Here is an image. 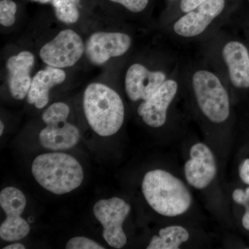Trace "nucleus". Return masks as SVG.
<instances>
[{"instance_id": "f257e3e1", "label": "nucleus", "mask_w": 249, "mask_h": 249, "mask_svg": "<svg viewBox=\"0 0 249 249\" xmlns=\"http://www.w3.org/2000/svg\"><path fill=\"white\" fill-rule=\"evenodd\" d=\"M142 192L150 207L165 217L181 215L192 204V196L186 185L165 170H154L145 174Z\"/></svg>"}, {"instance_id": "f03ea898", "label": "nucleus", "mask_w": 249, "mask_h": 249, "mask_svg": "<svg viewBox=\"0 0 249 249\" xmlns=\"http://www.w3.org/2000/svg\"><path fill=\"white\" fill-rule=\"evenodd\" d=\"M83 109L91 128L101 137L114 135L124 119V102L120 95L101 83H90L83 94Z\"/></svg>"}, {"instance_id": "7ed1b4c3", "label": "nucleus", "mask_w": 249, "mask_h": 249, "mask_svg": "<svg viewBox=\"0 0 249 249\" xmlns=\"http://www.w3.org/2000/svg\"><path fill=\"white\" fill-rule=\"evenodd\" d=\"M33 175L42 188L55 195L76 189L84 178L83 168L72 156L52 152L37 156L31 167Z\"/></svg>"}, {"instance_id": "20e7f679", "label": "nucleus", "mask_w": 249, "mask_h": 249, "mask_svg": "<svg viewBox=\"0 0 249 249\" xmlns=\"http://www.w3.org/2000/svg\"><path fill=\"white\" fill-rule=\"evenodd\" d=\"M70 114L68 105L56 102L42 114L46 127L41 130L39 139L42 147L53 151L65 150L74 147L80 139L79 129L67 122Z\"/></svg>"}, {"instance_id": "39448f33", "label": "nucleus", "mask_w": 249, "mask_h": 249, "mask_svg": "<svg viewBox=\"0 0 249 249\" xmlns=\"http://www.w3.org/2000/svg\"><path fill=\"white\" fill-rule=\"evenodd\" d=\"M193 86L198 106L210 121L221 124L230 114L227 90L212 72L199 70L193 76Z\"/></svg>"}, {"instance_id": "423d86ee", "label": "nucleus", "mask_w": 249, "mask_h": 249, "mask_svg": "<svg viewBox=\"0 0 249 249\" xmlns=\"http://www.w3.org/2000/svg\"><path fill=\"white\" fill-rule=\"evenodd\" d=\"M85 42L71 29L60 31L41 47L39 55L47 66L69 68L76 65L85 54Z\"/></svg>"}, {"instance_id": "0eeeda50", "label": "nucleus", "mask_w": 249, "mask_h": 249, "mask_svg": "<svg viewBox=\"0 0 249 249\" xmlns=\"http://www.w3.org/2000/svg\"><path fill=\"white\" fill-rule=\"evenodd\" d=\"M130 210L126 201L116 196L98 201L94 205L93 214L102 224L103 237L113 248H123L127 242L123 224Z\"/></svg>"}, {"instance_id": "6e6552de", "label": "nucleus", "mask_w": 249, "mask_h": 249, "mask_svg": "<svg viewBox=\"0 0 249 249\" xmlns=\"http://www.w3.org/2000/svg\"><path fill=\"white\" fill-rule=\"evenodd\" d=\"M0 205L6 214L0 227V237L9 242L22 240L30 231L29 223L20 216L27 205L24 193L14 187L5 188L0 193Z\"/></svg>"}, {"instance_id": "1a4fd4ad", "label": "nucleus", "mask_w": 249, "mask_h": 249, "mask_svg": "<svg viewBox=\"0 0 249 249\" xmlns=\"http://www.w3.org/2000/svg\"><path fill=\"white\" fill-rule=\"evenodd\" d=\"M131 45L132 38L124 33L97 31L87 39L85 55L91 64L101 66L124 55Z\"/></svg>"}, {"instance_id": "9d476101", "label": "nucleus", "mask_w": 249, "mask_h": 249, "mask_svg": "<svg viewBox=\"0 0 249 249\" xmlns=\"http://www.w3.org/2000/svg\"><path fill=\"white\" fill-rule=\"evenodd\" d=\"M184 173L187 182L196 189H204L213 181L217 165L213 153L207 145L197 142L191 147Z\"/></svg>"}, {"instance_id": "9b49d317", "label": "nucleus", "mask_w": 249, "mask_h": 249, "mask_svg": "<svg viewBox=\"0 0 249 249\" xmlns=\"http://www.w3.org/2000/svg\"><path fill=\"white\" fill-rule=\"evenodd\" d=\"M178 85L173 80H165L150 98L139 105L137 113L150 127H161L166 121L167 111L178 92Z\"/></svg>"}, {"instance_id": "f8f14e48", "label": "nucleus", "mask_w": 249, "mask_h": 249, "mask_svg": "<svg viewBox=\"0 0 249 249\" xmlns=\"http://www.w3.org/2000/svg\"><path fill=\"white\" fill-rule=\"evenodd\" d=\"M165 81L163 72L150 71L142 64L131 65L126 72L124 89L131 101H145Z\"/></svg>"}, {"instance_id": "ddd939ff", "label": "nucleus", "mask_w": 249, "mask_h": 249, "mask_svg": "<svg viewBox=\"0 0 249 249\" xmlns=\"http://www.w3.org/2000/svg\"><path fill=\"white\" fill-rule=\"evenodd\" d=\"M224 6L225 0H208L180 18L175 23L174 30L182 37L199 36L221 14Z\"/></svg>"}, {"instance_id": "4468645a", "label": "nucleus", "mask_w": 249, "mask_h": 249, "mask_svg": "<svg viewBox=\"0 0 249 249\" xmlns=\"http://www.w3.org/2000/svg\"><path fill=\"white\" fill-rule=\"evenodd\" d=\"M35 65V55L29 51H22L6 61L8 86L11 96L16 100L27 97L32 82L31 71Z\"/></svg>"}, {"instance_id": "2eb2a0df", "label": "nucleus", "mask_w": 249, "mask_h": 249, "mask_svg": "<svg viewBox=\"0 0 249 249\" xmlns=\"http://www.w3.org/2000/svg\"><path fill=\"white\" fill-rule=\"evenodd\" d=\"M66 78V72L62 69L47 66L37 71L33 77L27 95L28 103L37 109L46 107L49 101L51 89L62 84Z\"/></svg>"}, {"instance_id": "dca6fc26", "label": "nucleus", "mask_w": 249, "mask_h": 249, "mask_svg": "<svg viewBox=\"0 0 249 249\" xmlns=\"http://www.w3.org/2000/svg\"><path fill=\"white\" fill-rule=\"evenodd\" d=\"M222 56L229 69V77L236 88H249V54L247 47L237 41L228 42Z\"/></svg>"}, {"instance_id": "f3484780", "label": "nucleus", "mask_w": 249, "mask_h": 249, "mask_svg": "<svg viewBox=\"0 0 249 249\" xmlns=\"http://www.w3.org/2000/svg\"><path fill=\"white\" fill-rule=\"evenodd\" d=\"M189 232L181 226H170L160 229L152 237L147 249H178L189 239Z\"/></svg>"}, {"instance_id": "a211bd4d", "label": "nucleus", "mask_w": 249, "mask_h": 249, "mask_svg": "<svg viewBox=\"0 0 249 249\" xmlns=\"http://www.w3.org/2000/svg\"><path fill=\"white\" fill-rule=\"evenodd\" d=\"M81 0H53L52 2L55 17L66 24H76L80 19L78 9Z\"/></svg>"}, {"instance_id": "6ab92c4d", "label": "nucleus", "mask_w": 249, "mask_h": 249, "mask_svg": "<svg viewBox=\"0 0 249 249\" xmlns=\"http://www.w3.org/2000/svg\"><path fill=\"white\" fill-rule=\"evenodd\" d=\"M18 11L16 3L13 0L0 1V24L4 27H11L16 22Z\"/></svg>"}, {"instance_id": "aec40b11", "label": "nucleus", "mask_w": 249, "mask_h": 249, "mask_svg": "<svg viewBox=\"0 0 249 249\" xmlns=\"http://www.w3.org/2000/svg\"><path fill=\"white\" fill-rule=\"evenodd\" d=\"M67 249H104L94 241L85 237H75L71 239L66 245Z\"/></svg>"}, {"instance_id": "412c9836", "label": "nucleus", "mask_w": 249, "mask_h": 249, "mask_svg": "<svg viewBox=\"0 0 249 249\" xmlns=\"http://www.w3.org/2000/svg\"><path fill=\"white\" fill-rule=\"evenodd\" d=\"M116 4L122 5L125 9L132 13H140L145 10L149 0H108Z\"/></svg>"}, {"instance_id": "4be33fe9", "label": "nucleus", "mask_w": 249, "mask_h": 249, "mask_svg": "<svg viewBox=\"0 0 249 249\" xmlns=\"http://www.w3.org/2000/svg\"><path fill=\"white\" fill-rule=\"evenodd\" d=\"M206 1L208 0H181L180 7L183 12L188 13Z\"/></svg>"}, {"instance_id": "5701e85b", "label": "nucleus", "mask_w": 249, "mask_h": 249, "mask_svg": "<svg viewBox=\"0 0 249 249\" xmlns=\"http://www.w3.org/2000/svg\"><path fill=\"white\" fill-rule=\"evenodd\" d=\"M240 176L243 182L249 185V159L244 160L240 165Z\"/></svg>"}, {"instance_id": "b1692460", "label": "nucleus", "mask_w": 249, "mask_h": 249, "mask_svg": "<svg viewBox=\"0 0 249 249\" xmlns=\"http://www.w3.org/2000/svg\"><path fill=\"white\" fill-rule=\"evenodd\" d=\"M232 199L237 204L243 205V206L249 203L245 191H242V189H236L232 193Z\"/></svg>"}, {"instance_id": "393cba45", "label": "nucleus", "mask_w": 249, "mask_h": 249, "mask_svg": "<svg viewBox=\"0 0 249 249\" xmlns=\"http://www.w3.org/2000/svg\"><path fill=\"white\" fill-rule=\"evenodd\" d=\"M244 206L246 207V212L242 217V225L245 229L249 231V203Z\"/></svg>"}, {"instance_id": "a878e982", "label": "nucleus", "mask_w": 249, "mask_h": 249, "mask_svg": "<svg viewBox=\"0 0 249 249\" xmlns=\"http://www.w3.org/2000/svg\"><path fill=\"white\" fill-rule=\"evenodd\" d=\"M25 247L22 244L14 243L13 245H10L5 247L4 249H24Z\"/></svg>"}, {"instance_id": "bb28decb", "label": "nucleus", "mask_w": 249, "mask_h": 249, "mask_svg": "<svg viewBox=\"0 0 249 249\" xmlns=\"http://www.w3.org/2000/svg\"><path fill=\"white\" fill-rule=\"evenodd\" d=\"M30 1L40 3V4H49V3H52L53 0H30Z\"/></svg>"}, {"instance_id": "cd10ccee", "label": "nucleus", "mask_w": 249, "mask_h": 249, "mask_svg": "<svg viewBox=\"0 0 249 249\" xmlns=\"http://www.w3.org/2000/svg\"><path fill=\"white\" fill-rule=\"evenodd\" d=\"M4 124H3L2 121H1L0 122V135H2L3 131H4Z\"/></svg>"}, {"instance_id": "c85d7f7f", "label": "nucleus", "mask_w": 249, "mask_h": 249, "mask_svg": "<svg viewBox=\"0 0 249 249\" xmlns=\"http://www.w3.org/2000/svg\"><path fill=\"white\" fill-rule=\"evenodd\" d=\"M246 195H247V199L249 201V188H247V190L245 191Z\"/></svg>"}, {"instance_id": "c756f323", "label": "nucleus", "mask_w": 249, "mask_h": 249, "mask_svg": "<svg viewBox=\"0 0 249 249\" xmlns=\"http://www.w3.org/2000/svg\"></svg>"}]
</instances>
